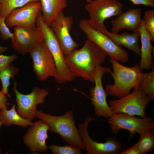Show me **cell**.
<instances>
[{
    "instance_id": "52a82bcc",
    "label": "cell",
    "mask_w": 154,
    "mask_h": 154,
    "mask_svg": "<svg viewBox=\"0 0 154 154\" xmlns=\"http://www.w3.org/2000/svg\"><path fill=\"white\" fill-rule=\"evenodd\" d=\"M108 121L113 134H117L121 129H125L129 132L130 138L136 133L139 134L146 130L154 129L153 119L147 116L143 118L121 112L114 114Z\"/></svg>"
},
{
    "instance_id": "7c38bea8",
    "label": "cell",
    "mask_w": 154,
    "mask_h": 154,
    "mask_svg": "<svg viewBox=\"0 0 154 154\" xmlns=\"http://www.w3.org/2000/svg\"><path fill=\"white\" fill-rule=\"evenodd\" d=\"M29 53L33 60V70L38 80L43 81L50 76L56 77L57 69L55 62L44 40Z\"/></svg>"
},
{
    "instance_id": "8fae6325",
    "label": "cell",
    "mask_w": 154,
    "mask_h": 154,
    "mask_svg": "<svg viewBox=\"0 0 154 154\" xmlns=\"http://www.w3.org/2000/svg\"><path fill=\"white\" fill-rule=\"evenodd\" d=\"M111 71L109 67H103L101 65L97 66L94 71V78L95 86L90 88V93L95 114L99 117L109 118L114 114L107 102L106 98L108 95L104 90L102 83L104 75L107 72L110 73Z\"/></svg>"
},
{
    "instance_id": "5b68a950",
    "label": "cell",
    "mask_w": 154,
    "mask_h": 154,
    "mask_svg": "<svg viewBox=\"0 0 154 154\" xmlns=\"http://www.w3.org/2000/svg\"><path fill=\"white\" fill-rule=\"evenodd\" d=\"M123 7L118 0H92L85 8L90 18L88 20L93 28L103 33L107 30L105 21L121 13Z\"/></svg>"
},
{
    "instance_id": "2e32d148",
    "label": "cell",
    "mask_w": 154,
    "mask_h": 154,
    "mask_svg": "<svg viewBox=\"0 0 154 154\" xmlns=\"http://www.w3.org/2000/svg\"><path fill=\"white\" fill-rule=\"evenodd\" d=\"M33 123L23 135V143L32 152H44L48 149L46 141L48 137L47 131L49 129V127L40 119Z\"/></svg>"
},
{
    "instance_id": "7a4b0ae2",
    "label": "cell",
    "mask_w": 154,
    "mask_h": 154,
    "mask_svg": "<svg viewBox=\"0 0 154 154\" xmlns=\"http://www.w3.org/2000/svg\"><path fill=\"white\" fill-rule=\"evenodd\" d=\"M109 58L113 70L110 73L114 84L106 86L105 91L108 95L120 98L129 94L133 88L134 90H138L143 73L139 64L131 68L127 67L112 57Z\"/></svg>"
},
{
    "instance_id": "30bf717a",
    "label": "cell",
    "mask_w": 154,
    "mask_h": 154,
    "mask_svg": "<svg viewBox=\"0 0 154 154\" xmlns=\"http://www.w3.org/2000/svg\"><path fill=\"white\" fill-rule=\"evenodd\" d=\"M14 84L13 90L15 95L17 112L23 119L32 121L35 117L37 105L44 103L49 92L45 89L35 86L30 93L25 95L18 90L16 81Z\"/></svg>"
},
{
    "instance_id": "ba28073f",
    "label": "cell",
    "mask_w": 154,
    "mask_h": 154,
    "mask_svg": "<svg viewBox=\"0 0 154 154\" xmlns=\"http://www.w3.org/2000/svg\"><path fill=\"white\" fill-rule=\"evenodd\" d=\"M79 26L80 29L86 35L87 38L100 47L107 55L123 63L128 61L129 57L127 52L117 46L107 35L92 28L88 20H81Z\"/></svg>"
},
{
    "instance_id": "e0dca14e",
    "label": "cell",
    "mask_w": 154,
    "mask_h": 154,
    "mask_svg": "<svg viewBox=\"0 0 154 154\" xmlns=\"http://www.w3.org/2000/svg\"><path fill=\"white\" fill-rule=\"evenodd\" d=\"M141 10L139 8L129 9L125 13H122L116 19L111 21V33L117 34L123 29L137 31L141 24Z\"/></svg>"
},
{
    "instance_id": "7402d4cb",
    "label": "cell",
    "mask_w": 154,
    "mask_h": 154,
    "mask_svg": "<svg viewBox=\"0 0 154 154\" xmlns=\"http://www.w3.org/2000/svg\"><path fill=\"white\" fill-rule=\"evenodd\" d=\"M139 134L140 138L135 144L139 154H145L153 151L154 149V129L146 130Z\"/></svg>"
},
{
    "instance_id": "f546056e",
    "label": "cell",
    "mask_w": 154,
    "mask_h": 154,
    "mask_svg": "<svg viewBox=\"0 0 154 154\" xmlns=\"http://www.w3.org/2000/svg\"><path fill=\"white\" fill-rule=\"evenodd\" d=\"M6 95L2 90H0V110L4 109H8L7 106L10 105Z\"/></svg>"
},
{
    "instance_id": "603a6c76",
    "label": "cell",
    "mask_w": 154,
    "mask_h": 154,
    "mask_svg": "<svg viewBox=\"0 0 154 154\" xmlns=\"http://www.w3.org/2000/svg\"><path fill=\"white\" fill-rule=\"evenodd\" d=\"M138 90L146 94L151 100H154V68L149 73H143Z\"/></svg>"
},
{
    "instance_id": "cb8c5ba5",
    "label": "cell",
    "mask_w": 154,
    "mask_h": 154,
    "mask_svg": "<svg viewBox=\"0 0 154 154\" xmlns=\"http://www.w3.org/2000/svg\"><path fill=\"white\" fill-rule=\"evenodd\" d=\"M19 71L18 68L11 64L0 72V79L2 85V91L9 98H11V96L8 93V88L10 85V80L11 78L13 80Z\"/></svg>"
},
{
    "instance_id": "ac0fdd59",
    "label": "cell",
    "mask_w": 154,
    "mask_h": 154,
    "mask_svg": "<svg viewBox=\"0 0 154 154\" xmlns=\"http://www.w3.org/2000/svg\"><path fill=\"white\" fill-rule=\"evenodd\" d=\"M139 33L141 46L140 48L141 59L139 66L141 70H150L153 64L152 52L154 47L151 44L150 35L146 29L144 19H141V24L137 30Z\"/></svg>"
},
{
    "instance_id": "836d02e7",
    "label": "cell",
    "mask_w": 154,
    "mask_h": 154,
    "mask_svg": "<svg viewBox=\"0 0 154 154\" xmlns=\"http://www.w3.org/2000/svg\"><path fill=\"white\" fill-rule=\"evenodd\" d=\"M2 125V122L0 119V128ZM1 148L0 147V154H1Z\"/></svg>"
},
{
    "instance_id": "e575fe53",
    "label": "cell",
    "mask_w": 154,
    "mask_h": 154,
    "mask_svg": "<svg viewBox=\"0 0 154 154\" xmlns=\"http://www.w3.org/2000/svg\"><path fill=\"white\" fill-rule=\"evenodd\" d=\"M88 3H90L91 1L92 0H85Z\"/></svg>"
},
{
    "instance_id": "5bb4252c",
    "label": "cell",
    "mask_w": 154,
    "mask_h": 154,
    "mask_svg": "<svg viewBox=\"0 0 154 154\" xmlns=\"http://www.w3.org/2000/svg\"><path fill=\"white\" fill-rule=\"evenodd\" d=\"M41 10L40 1H32L12 10L5 22L8 28L20 26L35 28L37 16Z\"/></svg>"
},
{
    "instance_id": "1f68e13d",
    "label": "cell",
    "mask_w": 154,
    "mask_h": 154,
    "mask_svg": "<svg viewBox=\"0 0 154 154\" xmlns=\"http://www.w3.org/2000/svg\"><path fill=\"white\" fill-rule=\"evenodd\" d=\"M119 154H139V151L135 145L121 152Z\"/></svg>"
},
{
    "instance_id": "ffe728a7",
    "label": "cell",
    "mask_w": 154,
    "mask_h": 154,
    "mask_svg": "<svg viewBox=\"0 0 154 154\" xmlns=\"http://www.w3.org/2000/svg\"><path fill=\"white\" fill-rule=\"evenodd\" d=\"M42 18L44 23L50 27L60 12L67 6L66 0H40Z\"/></svg>"
},
{
    "instance_id": "44dd1931",
    "label": "cell",
    "mask_w": 154,
    "mask_h": 154,
    "mask_svg": "<svg viewBox=\"0 0 154 154\" xmlns=\"http://www.w3.org/2000/svg\"><path fill=\"white\" fill-rule=\"evenodd\" d=\"M16 104L13 105L11 109L8 110L4 109L0 110V119L2 125L5 127H11L16 125L27 128L33 125L32 121L25 119L21 117L16 111Z\"/></svg>"
},
{
    "instance_id": "6da1fadb",
    "label": "cell",
    "mask_w": 154,
    "mask_h": 154,
    "mask_svg": "<svg viewBox=\"0 0 154 154\" xmlns=\"http://www.w3.org/2000/svg\"><path fill=\"white\" fill-rule=\"evenodd\" d=\"M107 55L100 47L87 38L82 48L65 55L64 58L69 70L75 78L94 82L96 67L105 61Z\"/></svg>"
},
{
    "instance_id": "9c48e42d",
    "label": "cell",
    "mask_w": 154,
    "mask_h": 154,
    "mask_svg": "<svg viewBox=\"0 0 154 154\" xmlns=\"http://www.w3.org/2000/svg\"><path fill=\"white\" fill-rule=\"evenodd\" d=\"M150 100L146 94L138 90L118 99L110 100L109 105L114 114L124 113L145 118L146 107Z\"/></svg>"
},
{
    "instance_id": "d6986e66",
    "label": "cell",
    "mask_w": 154,
    "mask_h": 154,
    "mask_svg": "<svg viewBox=\"0 0 154 154\" xmlns=\"http://www.w3.org/2000/svg\"><path fill=\"white\" fill-rule=\"evenodd\" d=\"M103 33L108 36L118 47H121L123 46L140 56V48L138 42L140 34L138 31H133L131 34L124 32L119 34L112 33L106 30Z\"/></svg>"
},
{
    "instance_id": "4316f807",
    "label": "cell",
    "mask_w": 154,
    "mask_h": 154,
    "mask_svg": "<svg viewBox=\"0 0 154 154\" xmlns=\"http://www.w3.org/2000/svg\"><path fill=\"white\" fill-rule=\"evenodd\" d=\"M145 26L148 32L151 40L154 41V9H152L145 11L144 15Z\"/></svg>"
},
{
    "instance_id": "83f0119b",
    "label": "cell",
    "mask_w": 154,
    "mask_h": 154,
    "mask_svg": "<svg viewBox=\"0 0 154 154\" xmlns=\"http://www.w3.org/2000/svg\"><path fill=\"white\" fill-rule=\"evenodd\" d=\"M5 18L0 16V37L3 42L12 39L13 34L11 33L7 26Z\"/></svg>"
},
{
    "instance_id": "d590c367",
    "label": "cell",
    "mask_w": 154,
    "mask_h": 154,
    "mask_svg": "<svg viewBox=\"0 0 154 154\" xmlns=\"http://www.w3.org/2000/svg\"><path fill=\"white\" fill-rule=\"evenodd\" d=\"M1 5L0 3V13L1 11Z\"/></svg>"
},
{
    "instance_id": "3957f363",
    "label": "cell",
    "mask_w": 154,
    "mask_h": 154,
    "mask_svg": "<svg viewBox=\"0 0 154 154\" xmlns=\"http://www.w3.org/2000/svg\"><path fill=\"white\" fill-rule=\"evenodd\" d=\"M74 114L73 111L70 110L63 115L56 116L37 109L35 117L45 122L50 132L58 134L68 144L86 151L78 128L75 125Z\"/></svg>"
},
{
    "instance_id": "277c9868",
    "label": "cell",
    "mask_w": 154,
    "mask_h": 154,
    "mask_svg": "<svg viewBox=\"0 0 154 154\" xmlns=\"http://www.w3.org/2000/svg\"><path fill=\"white\" fill-rule=\"evenodd\" d=\"M36 26L42 33L44 40L53 58L57 69L55 80L59 84L70 82L75 77L69 70L66 63L64 55L58 40L50 27L44 22L42 18L41 10L36 18Z\"/></svg>"
},
{
    "instance_id": "f1b7e54d",
    "label": "cell",
    "mask_w": 154,
    "mask_h": 154,
    "mask_svg": "<svg viewBox=\"0 0 154 154\" xmlns=\"http://www.w3.org/2000/svg\"><path fill=\"white\" fill-rule=\"evenodd\" d=\"M17 57V56L15 54L10 56L1 54L0 55V72L8 67Z\"/></svg>"
},
{
    "instance_id": "8992f818",
    "label": "cell",
    "mask_w": 154,
    "mask_h": 154,
    "mask_svg": "<svg viewBox=\"0 0 154 154\" xmlns=\"http://www.w3.org/2000/svg\"><path fill=\"white\" fill-rule=\"evenodd\" d=\"M97 120L92 116L85 118L83 123H80L78 128L85 147L86 154H119L125 146L116 139V137H109L104 143L94 141L90 137L88 131L90 122Z\"/></svg>"
},
{
    "instance_id": "d4e9b609",
    "label": "cell",
    "mask_w": 154,
    "mask_h": 154,
    "mask_svg": "<svg viewBox=\"0 0 154 154\" xmlns=\"http://www.w3.org/2000/svg\"><path fill=\"white\" fill-rule=\"evenodd\" d=\"M32 1H40V0H0L1 6L0 16L5 18L6 20L12 10L21 7Z\"/></svg>"
},
{
    "instance_id": "4fadbf2b",
    "label": "cell",
    "mask_w": 154,
    "mask_h": 154,
    "mask_svg": "<svg viewBox=\"0 0 154 154\" xmlns=\"http://www.w3.org/2000/svg\"><path fill=\"white\" fill-rule=\"evenodd\" d=\"M13 34L11 41L12 48L22 55L29 53L40 42L44 41L42 31L36 27L35 28H31L15 26Z\"/></svg>"
},
{
    "instance_id": "484cf974",
    "label": "cell",
    "mask_w": 154,
    "mask_h": 154,
    "mask_svg": "<svg viewBox=\"0 0 154 154\" xmlns=\"http://www.w3.org/2000/svg\"><path fill=\"white\" fill-rule=\"evenodd\" d=\"M48 147L53 154H81L82 152L80 149L70 145L60 146L53 144Z\"/></svg>"
},
{
    "instance_id": "d6a6232c",
    "label": "cell",
    "mask_w": 154,
    "mask_h": 154,
    "mask_svg": "<svg viewBox=\"0 0 154 154\" xmlns=\"http://www.w3.org/2000/svg\"><path fill=\"white\" fill-rule=\"evenodd\" d=\"M8 49V46L3 47L0 46V54H1L6 52Z\"/></svg>"
},
{
    "instance_id": "9a60e30c",
    "label": "cell",
    "mask_w": 154,
    "mask_h": 154,
    "mask_svg": "<svg viewBox=\"0 0 154 154\" xmlns=\"http://www.w3.org/2000/svg\"><path fill=\"white\" fill-rule=\"evenodd\" d=\"M73 23L72 17L65 16L62 11L59 13L50 25L58 40L64 55L71 52L79 45L70 34Z\"/></svg>"
},
{
    "instance_id": "4dcf8cb0",
    "label": "cell",
    "mask_w": 154,
    "mask_h": 154,
    "mask_svg": "<svg viewBox=\"0 0 154 154\" xmlns=\"http://www.w3.org/2000/svg\"><path fill=\"white\" fill-rule=\"evenodd\" d=\"M131 2L133 5H143L154 7V0H128Z\"/></svg>"
}]
</instances>
